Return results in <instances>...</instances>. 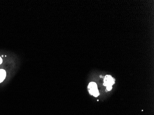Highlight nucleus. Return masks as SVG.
<instances>
[{
	"instance_id": "obj_1",
	"label": "nucleus",
	"mask_w": 154,
	"mask_h": 115,
	"mask_svg": "<svg viewBox=\"0 0 154 115\" xmlns=\"http://www.w3.org/2000/svg\"><path fill=\"white\" fill-rule=\"evenodd\" d=\"M89 92L90 95L97 97L99 95V91L98 90L97 84L94 82H91L88 86Z\"/></svg>"
},
{
	"instance_id": "obj_5",
	"label": "nucleus",
	"mask_w": 154,
	"mask_h": 115,
	"mask_svg": "<svg viewBox=\"0 0 154 115\" xmlns=\"http://www.w3.org/2000/svg\"><path fill=\"white\" fill-rule=\"evenodd\" d=\"M2 59L1 57H0V65L2 64Z\"/></svg>"
},
{
	"instance_id": "obj_4",
	"label": "nucleus",
	"mask_w": 154,
	"mask_h": 115,
	"mask_svg": "<svg viewBox=\"0 0 154 115\" xmlns=\"http://www.w3.org/2000/svg\"><path fill=\"white\" fill-rule=\"evenodd\" d=\"M112 89V86H107V88H106V90H106V91H110Z\"/></svg>"
},
{
	"instance_id": "obj_2",
	"label": "nucleus",
	"mask_w": 154,
	"mask_h": 115,
	"mask_svg": "<svg viewBox=\"0 0 154 115\" xmlns=\"http://www.w3.org/2000/svg\"><path fill=\"white\" fill-rule=\"evenodd\" d=\"M115 79L112 77L110 75H106L104 79L103 85L106 87L111 86L115 83Z\"/></svg>"
},
{
	"instance_id": "obj_3",
	"label": "nucleus",
	"mask_w": 154,
	"mask_h": 115,
	"mask_svg": "<svg viewBox=\"0 0 154 115\" xmlns=\"http://www.w3.org/2000/svg\"><path fill=\"white\" fill-rule=\"evenodd\" d=\"M6 77V71L3 69H0V83H2L4 81Z\"/></svg>"
},
{
	"instance_id": "obj_6",
	"label": "nucleus",
	"mask_w": 154,
	"mask_h": 115,
	"mask_svg": "<svg viewBox=\"0 0 154 115\" xmlns=\"http://www.w3.org/2000/svg\"><path fill=\"white\" fill-rule=\"evenodd\" d=\"M100 77H102V76H100Z\"/></svg>"
}]
</instances>
